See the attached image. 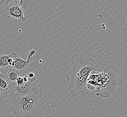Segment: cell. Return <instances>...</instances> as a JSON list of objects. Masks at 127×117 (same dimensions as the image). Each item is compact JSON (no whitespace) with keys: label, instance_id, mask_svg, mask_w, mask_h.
Listing matches in <instances>:
<instances>
[{"label":"cell","instance_id":"cell-1","mask_svg":"<svg viewBox=\"0 0 127 117\" xmlns=\"http://www.w3.org/2000/svg\"><path fill=\"white\" fill-rule=\"evenodd\" d=\"M71 60V68L66 78L69 81V92L76 97L87 90V83L90 74L100 73L102 69L92 57L82 54H74Z\"/></svg>","mask_w":127,"mask_h":117},{"label":"cell","instance_id":"cell-4","mask_svg":"<svg viewBox=\"0 0 127 117\" xmlns=\"http://www.w3.org/2000/svg\"><path fill=\"white\" fill-rule=\"evenodd\" d=\"M2 13L5 18H13L24 22L26 19L24 16L25 10L20 4L19 0H9L1 1Z\"/></svg>","mask_w":127,"mask_h":117},{"label":"cell","instance_id":"cell-8","mask_svg":"<svg viewBox=\"0 0 127 117\" xmlns=\"http://www.w3.org/2000/svg\"><path fill=\"white\" fill-rule=\"evenodd\" d=\"M11 82L8 80L5 74L3 75L0 72V97L1 92L6 91L10 87Z\"/></svg>","mask_w":127,"mask_h":117},{"label":"cell","instance_id":"cell-9","mask_svg":"<svg viewBox=\"0 0 127 117\" xmlns=\"http://www.w3.org/2000/svg\"><path fill=\"white\" fill-rule=\"evenodd\" d=\"M14 53L9 55H0V70L4 68H7L9 67L8 63V59L10 57L12 56Z\"/></svg>","mask_w":127,"mask_h":117},{"label":"cell","instance_id":"cell-2","mask_svg":"<svg viewBox=\"0 0 127 117\" xmlns=\"http://www.w3.org/2000/svg\"><path fill=\"white\" fill-rule=\"evenodd\" d=\"M47 97L37 88L28 95L9 98V109L15 117H44Z\"/></svg>","mask_w":127,"mask_h":117},{"label":"cell","instance_id":"cell-6","mask_svg":"<svg viewBox=\"0 0 127 117\" xmlns=\"http://www.w3.org/2000/svg\"><path fill=\"white\" fill-rule=\"evenodd\" d=\"M36 53V52L34 50H31L28 54V56L26 60H24L17 56L14 58V61L11 66L10 67V68H14L18 71H25L27 68H29L28 65L32 59L33 56Z\"/></svg>","mask_w":127,"mask_h":117},{"label":"cell","instance_id":"cell-7","mask_svg":"<svg viewBox=\"0 0 127 117\" xmlns=\"http://www.w3.org/2000/svg\"><path fill=\"white\" fill-rule=\"evenodd\" d=\"M29 68L24 71H18L14 68H10L8 71L7 73L5 74V75L8 80L11 83H15L17 78L19 76L25 75L27 73Z\"/></svg>","mask_w":127,"mask_h":117},{"label":"cell","instance_id":"cell-5","mask_svg":"<svg viewBox=\"0 0 127 117\" xmlns=\"http://www.w3.org/2000/svg\"><path fill=\"white\" fill-rule=\"evenodd\" d=\"M38 80L34 82L30 81L20 85H15L14 83H11L10 87L0 97L4 99L10 97H22L28 95L37 88Z\"/></svg>","mask_w":127,"mask_h":117},{"label":"cell","instance_id":"cell-3","mask_svg":"<svg viewBox=\"0 0 127 117\" xmlns=\"http://www.w3.org/2000/svg\"><path fill=\"white\" fill-rule=\"evenodd\" d=\"M119 73V70L116 66L109 64L100 73H91L87 80V89L95 90L98 96L108 97L122 84L123 80Z\"/></svg>","mask_w":127,"mask_h":117}]
</instances>
